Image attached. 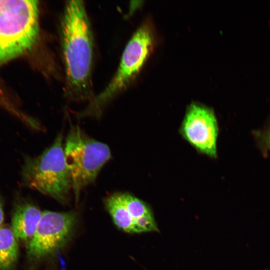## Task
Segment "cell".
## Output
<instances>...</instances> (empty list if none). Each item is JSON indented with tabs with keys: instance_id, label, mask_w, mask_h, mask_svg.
Masks as SVG:
<instances>
[{
	"instance_id": "1",
	"label": "cell",
	"mask_w": 270,
	"mask_h": 270,
	"mask_svg": "<svg viewBox=\"0 0 270 270\" xmlns=\"http://www.w3.org/2000/svg\"><path fill=\"white\" fill-rule=\"evenodd\" d=\"M65 70L66 96L74 101H90L92 96L93 36L84 2L66 4L60 24Z\"/></svg>"
},
{
	"instance_id": "2",
	"label": "cell",
	"mask_w": 270,
	"mask_h": 270,
	"mask_svg": "<svg viewBox=\"0 0 270 270\" xmlns=\"http://www.w3.org/2000/svg\"><path fill=\"white\" fill-rule=\"evenodd\" d=\"M21 176L24 186L62 203L68 200L72 182L61 134L40 155L25 156Z\"/></svg>"
},
{
	"instance_id": "3",
	"label": "cell",
	"mask_w": 270,
	"mask_h": 270,
	"mask_svg": "<svg viewBox=\"0 0 270 270\" xmlns=\"http://www.w3.org/2000/svg\"><path fill=\"white\" fill-rule=\"evenodd\" d=\"M38 2L0 0V64L29 50L38 36Z\"/></svg>"
},
{
	"instance_id": "4",
	"label": "cell",
	"mask_w": 270,
	"mask_h": 270,
	"mask_svg": "<svg viewBox=\"0 0 270 270\" xmlns=\"http://www.w3.org/2000/svg\"><path fill=\"white\" fill-rule=\"evenodd\" d=\"M154 36L150 25L142 24L127 44L118 68L106 87L90 102L78 116L98 118L104 107L116 94L124 88L140 71L154 44Z\"/></svg>"
},
{
	"instance_id": "5",
	"label": "cell",
	"mask_w": 270,
	"mask_h": 270,
	"mask_svg": "<svg viewBox=\"0 0 270 270\" xmlns=\"http://www.w3.org/2000/svg\"><path fill=\"white\" fill-rule=\"evenodd\" d=\"M66 163L76 200L83 188L93 182L111 158L109 147L88 136L78 126H72L64 146Z\"/></svg>"
},
{
	"instance_id": "6",
	"label": "cell",
	"mask_w": 270,
	"mask_h": 270,
	"mask_svg": "<svg viewBox=\"0 0 270 270\" xmlns=\"http://www.w3.org/2000/svg\"><path fill=\"white\" fill-rule=\"evenodd\" d=\"M76 220L73 212H42L36 232L28 245V256L40 258L61 248L70 238Z\"/></svg>"
},
{
	"instance_id": "7",
	"label": "cell",
	"mask_w": 270,
	"mask_h": 270,
	"mask_svg": "<svg viewBox=\"0 0 270 270\" xmlns=\"http://www.w3.org/2000/svg\"><path fill=\"white\" fill-rule=\"evenodd\" d=\"M106 209L115 224L125 232H158L150 208L142 200L130 194L118 193L108 201Z\"/></svg>"
},
{
	"instance_id": "8",
	"label": "cell",
	"mask_w": 270,
	"mask_h": 270,
	"mask_svg": "<svg viewBox=\"0 0 270 270\" xmlns=\"http://www.w3.org/2000/svg\"><path fill=\"white\" fill-rule=\"evenodd\" d=\"M218 126L214 112L202 105L192 104L188 108L180 132L198 152L216 156Z\"/></svg>"
},
{
	"instance_id": "9",
	"label": "cell",
	"mask_w": 270,
	"mask_h": 270,
	"mask_svg": "<svg viewBox=\"0 0 270 270\" xmlns=\"http://www.w3.org/2000/svg\"><path fill=\"white\" fill-rule=\"evenodd\" d=\"M42 212L31 202L17 194L12 216V229L18 240H28L34 236Z\"/></svg>"
},
{
	"instance_id": "10",
	"label": "cell",
	"mask_w": 270,
	"mask_h": 270,
	"mask_svg": "<svg viewBox=\"0 0 270 270\" xmlns=\"http://www.w3.org/2000/svg\"><path fill=\"white\" fill-rule=\"evenodd\" d=\"M18 240L12 228L0 227V270H12L18 253Z\"/></svg>"
},
{
	"instance_id": "11",
	"label": "cell",
	"mask_w": 270,
	"mask_h": 270,
	"mask_svg": "<svg viewBox=\"0 0 270 270\" xmlns=\"http://www.w3.org/2000/svg\"><path fill=\"white\" fill-rule=\"evenodd\" d=\"M4 221V211L2 197L0 195V227Z\"/></svg>"
},
{
	"instance_id": "12",
	"label": "cell",
	"mask_w": 270,
	"mask_h": 270,
	"mask_svg": "<svg viewBox=\"0 0 270 270\" xmlns=\"http://www.w3.org/2000/svg\"><path fill=\"white\" fill-rule=\"evenodd\" d=\"M264 141L267 148L270 149V130L266 135Z\"/></svg>"
}]
</instances>
